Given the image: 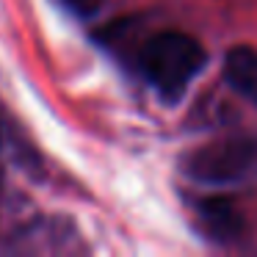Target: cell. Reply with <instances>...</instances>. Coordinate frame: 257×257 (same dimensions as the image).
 <instances>
[{
	"instance_id": "1",
	"label": "cell",
	"mask_w": 257,
	"mask_h": 257,
	"mask_svg": "<svg viewBox=\"0 0 257 257\" xmlns=\"http://www.w3.org/2000/svg\"><path fill=\"white\" fill-rule=\"evenodd\" d=\"M139 61L152 89L166 102H174L185 94L191 80L205 69L207 53L194 36L180 31H163L141 47Z\"/></svg>"
},
{
	"instance_id": "2",
	"label": "cell",
	"mask_w": 257,
	"mask_h": 257,
	"mask_svg": "<svg viewBox=\"0 0 257 257\" xmlns=\"http://www.w3.org/2000/svg\"><path fill=\"white\" fill-rule=\"evenodd\" d=\"M191 180L202 185H229L249 177L257 169V139L229 136L194 150L183 161Z\"/></svg>"
},
{
	"instance_id": "3",
	"label": "cell",
	"mask_w": 257,
	"mask_h": 257,
	"mask_svg": "<svg viewBox=\"0 0 257 257\" xmlns=\"http://www.w3.org/2000/svg\"><path fill=\"white\" fill-rule=\"evenodd\" d=\"M194 218L199 232H205V238H210L213 243H232L243 235V218H240L238 207L224 196L196 199Z\"/></svg>"
},
{
	"instance_id": "4",
	"label": "cell",
	"mask_w": 257,
	"mask_h": 257,
	"mask_svg": "<svg viewBox=\"0 0 257 257\" xmlns=\"http://www.w3.org/2000/svg\"><path fill=\"white\" fill-rule=\"evenodd\" d=\"M224 78L240 97L257 105V50L254 47H232L224 58Z\"/></svg>"
},
{
	"instance_id": "5",
	"label": "cell",
	"mask_w": 257,
	"mask_h": 257,
	"mask_svg": "<svg viewBox=\"0 0 257 257\" xmlns=\"http://www.w3.org/2000/svg\"><path fill=\"white\" fill-rule=\"evenodd\" d=\"M75 9H80V12H89V9H94L97 6V0H69Z\"/></svg>"
}]
</instances>
